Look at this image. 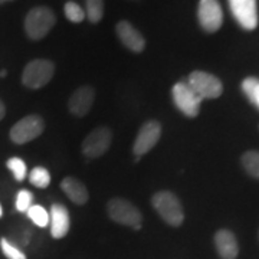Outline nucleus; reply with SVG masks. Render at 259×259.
Here are the masks:
<instances>
[{
	"label": "nucleus",
	"mask_w": 259,
	"mask_h": 259,
	"mask_svg": "<svg viewBox=\"0 0 259 259\" xmlns=\"http://www.w3.org/2000/svg\"><path fill=\"white\" fill-rule=\"evenodd\" d=\"M197 19L200 26L209 32H218L223 23V12L218 0H200L197 8Z\"/></svg>",
	"instance_id": "nucleus-10"
},
{
	"label": "nucleus",
	"mask_w": 259,
	"mask_h": 259,
	"mask_svg": "<svg viewBox=\"0 0 259 259\" xmlns=\"http://www.w3.org/2000/svg\"><path fill=\"white\" fill-rule=\"evenodd\" d=\"M94 100H95V91L91 87H81L75 91L69 101H68V108L76 117H83L93 108Z\"/></svg>",
	"instance_id": "nucleus-13"
},
{
	"label": "nucleus",
	"mask_w": 259,
	"mask_h": 259,
	"mask_svg": "<svg viewBox=\"0 0 259 259\" xmlns=\"http://www.w3.org/2000/svg\"><path fill=\"white\" fill-rule=\"evenodd\" d=\"M112 134L108 127H98L91 131L82 143L83 156L90 158L101 157L111 146Z\"/></svg>",
	"instance_id": "nucleus-8"
},
{
	"label": "nucleus",
	"mask_w": 259,
	"mask_h": 259,
	"mask_svg": "<svg viewBox=\"0 0 259 259\" xmlns=\"http://www.w3.org/2000/svg\"><path fill=\"white\" fill-rule=\"evenodd\" d=\"M26 213H28L29 219L35 223V225H37L39 228H45V226H48V223H49V213H48L47 209L42 207L40 204H32Z\"/></svg>",
	"instance_id": "nucleus-19"
},
{
	"label": "nucleus",
	"mask_w": 259,
	"mask_h": 259,
	"mask_svg": "<svg viewBox=\"0 0 259 259\" xmlns=\"http://www.w3.org/2000/svg\"><path fill=\"white\" fill-rule=\"evenodd\" d=\"M33 194L29 190H20L16 196V209L19 212H28V209L32 206Z\"/></svg>",
	"instance_id": "nucleus-25"
},
{
	"label": "nucleus",
	"mask_w": 259,
	"mask_h": 259,
	"mask_svg": "<svg viewBox=\"0 0 259 259\" xmlns=\"http://www.w3.org/2000/svg\"><path fill=\"white\" fill-rule=\"evenodd\" d=\"M2 2H6V0H0V3H2Z\"/></svg>",
	"instance_id": "nucleus-29"
},
{
	"label": "nucleus",
	"mask_w": 259,
	"mask_h": 259,
	"mask_svg": "<svg viewBox=\"0 0 259 259\" xmlns=\"http://www.w3.org/2000/svg\"><path fill=\"white\" fill-rule=\"evenodd\" d=\"M29 182L39 189H45L51 183V175L45 167H35L29 175Z\"/></svg>",
	"instance_id": "nucleus-20"
},
{
	"label": "nucleus",
	"mask_w": 259,
	"mask_h": 259,
	"mask_svg": "<svg viewBox=\"0 0 259 259\" xmlns=\"http://www.w3.org/2000/svg\"><path fill=\"white\" fill-rule=\"evenodd\" d=\"M175 105L189 118L197 117L202 105V98L194 93L187 82H177L171 90Z\"/></svg>",
	"instance_id": "nucleus-6"
},
{
	"label": "nucleus",
	"mask_w": 259,
	"mask_h": 259,
	"mask_svg": "<svg viewBox=\"0 0 259 259\" xmlns=\"http://www.w3.org/2000/svg\"><path fill=\"white\" fill-rule=\"evenodd\" d=\"M115 32H117L118 39L122 42V45L128 48L130 51L137 52V54L144 51V48H146L144 37L130 22H127V20L118 22L117 26H115Z\"/></svg>",
	"instance_id": "nucleus-12"
},
{
	"label": "nucleus",
	"mask_w": 259,
	"mask_h": 259,
	"mask_svg": "<svg viewBox=\"0 0 259 259\" xmlns=\"http://www.w3.org/2000/svg\"><path fill=\"white\" fill-rule=\"evenodd\" d=\"M8 167L9 170L13 173L15 179L18 182H23L26 179V173H28V168H26V163L19 157H12L8 160Z\"/></svg>",
	"instance_id": "nucleus-23"
},
{
	"label": "nucleus",
	"mask_w": 259,
	"mask_h": 259,
	"mask_svg": "<svg viewBox=\"0 0 259 259\" xmlns=\"http://www.w3.org/2000/svg\"><path fill=\"white\" fill-rule=\"evenodd\" d=\"M2 214H3V209H2V206H0V218H2Z\"/></svg>",
	"instance_id": "nucleus-28"
},
{
	"label": "nucleus",
	"mask_w": 259,
	"mask_h": 259,
	"mask_svg": "<svg viewBox=\"0 0 259 259\" xmlns=\"http://www.w3.org/2000/svg\"><path fill=\"white\" fill-rule=\"evenodd\" d=\"M242 166L249 176L259 180V151L256 150L246 151L242 156Z\"/></svg>",
	"instance_id": "nucleus-17"
},
{
	"label": "nucleus",
	"mask_w": 259,
	"mask_h": 259,
	"mask_svg": "<svg viewBox=\"0 0 259 259\" xmlns=\"http://www.w3.org/2000/svg\"><path fill=\"white\" fill-rule=\"evenodd\" d=\"M242 91L256 108H259V79L248 76L242 81Z\"/></svg>",
	"instance_id": "nucleus-18"
},
{
	"label": "nucleus",
	"mask_w": 259,
	"mask_h": 259,
	"mask_svg": "<svg viewBox=\"0 0 259 259\" xmlns=\"http://www.w3.org/2000/svg\"><path fill=\"white\" fill-rule=\"evenodd\" d=\"M151 203L160 218L170 226H180L185 221V212L180 200L171 192H158L153 196Z\"/></svg>",
	"instance_id": "nucleus-1"
},
{
	"label": "nucleus",
	"mask_w": 259,
	"mask_h": 259,
	"mask_svg": "<svg viewBox=\"0 0 259 259\" xmlns=\"http://www.w3.org/2000/svg\"><path fill=\"white\" fill-rule=\"evenodd\" d=\"M0 248H2V252L5 253V256L8 259H28L26 255L19 249L16 245H13L6 238L0 239Z\"/></svg>",
	"instance_id": "nucleus-24"
},
{
	"label": "nucleus",
	"mask_w": 259,
	"mask_h": 259,
	"mask_svg": "<svg viewBox=\"0 0 259 259\" xmlns=\"http://www.w3.org/2000/svg\"><path fill=\"white\" fill-rule=\"evenodd\" d=\"M214 246L222 259H236L239 253V245L233 232L221 229L214 235Z\"/></svg>",
	"instance_id": "nucleus-15"
},
{
	"label": "nucleus",
	"mask_w": 259,
	"mask_h": 259,
	"mask_svg": "<svg viewBox=\"0 0 259 259\" xmlns=\"http://www.w3.org/2000/svg\"><path fill=\"white\" fill-rule=\"evenodd\" d=\"M55 74V66L47 59H33L30 61L22 74V82L30 90H39L45 87Z\"/></svg>",
	"instance_id": "nucleus-4"
},
{
	"label": "nucleus",
	"mask_w": 259,
	"mask_h": 259,
	"mask_svg": "<svg viewBox=\"0 0 259 259\" xmlns=\"http://www.w3.org/2000/svg\"><path fill=\"white\" fill-rule=\"evenodd\" d=\"M85 15L91 23H98L104 16V0H87Z\"/></svg>",
	"instance_id": "nucleus-21"
},
{
	"label": "nucleus",
	"mask_w": 259,
	"mask_h": 259,
	"mask_svg": "<svg viewBox=\"0 0 259 259\" xmlns=\"http://www.w3.org/2000/svg\"><path fill=\"white\" fill-rule=\"evenodd\" d=\"M6 75H8V72H6V71H2V72H0V76H2V78H5Z\"/></svg>",
	"instance_id": "nucleus-27"
},
{
	"label": "nucleus",
	"mask_w": 259,
	"mask_h": 259,
	"mask_svg": "<svg viewBox=\"0 0 259 259\" xmlns=\"http://www.w3.org/2000/svg\"><path fill=\"white\" fill-rule=\"evenodd\" d=\"M61 187L65 192V194L74 202L75 204H85L88 202V190L82 182H79L75 177H65L61 183Z\"/></svg>",
	"instance_id": "nucleus-16"
},
{
	"label": "nucleus",
	"mask_w": 259,
	"mask_h": 259,
	"mask_svg": "<svg viewBox=\"0 0 259 259\" xmlns=\"http://www.w3.org/2000/svg\"><path fill=\"white\" fill-rule=\"evenodd\" d=\"M51 235L55 239H62L66 236V233L69 232L71 226V219H69V213L68 209L64 204L54 203L51 207Z\"/></svg>",
	"instance_id": "nucleus-14"
},
{
	"label": "nucleus",
	"mask_w": 259,
	"mask_h": 259,
	"mask_svg": "<svg viewBox=\"0 0 259 259\" xmlns=\"http://www.w3.org/2000/svg\"><path fill=\"white\" fill-rule=\"evenodd\" d=\"M45 130V122L39 115H28L18 121L10 130V140L15 144H26L37 139Z\"/></svg>",
	"instance_id": "nucleus-7"
},
{
	"label": "nucleus",
	"mask_w": 259,
	"mask_h": 259,
	"mask_svg": "<svg viewBox=\"0 0 259 259\" xmlns=\"http://www.w3.org/2000/svg\"><path fill=\"white\" fill-rule=\"evenodd\" d=\"M161 136V125L157 121H147L146 124L141 125L139 134L136 137L134 146H133V153L136 157L140 158L141 156L147 154L151 148L157 144Z\"/></svg>",
	"instance_id": "nucleus-11"
},
{
	"label": "nucleus",
	"mask_w": 259,
	"mask_h": 259,
	"mask_svg": "<svg viewBox=\"0 0 259 259\" xmlns=\"http://www.w3.org/2000/svg\"><path fill=\"white\" fill-rule=\"evenodd\" d=\"M107 212L115 223H120L122 226H130L136 231L141 229V221H143L141 213L128 200L121 197L111 199L107 204Z\"/></svg>",
	"instance_id": "nucleus-3"
},
{
	"label": "nucleus",
	"mask_w": 259,
	"mask_h": 259,
	"mask_svg": "<svg viewBox=\"0 0 259 259\" xmlns=\"http://www.w3.org/2000/svg\"><path fill=\"white\" fill-rule=\"evenodd\" d=\"M187 83L202 100H214L219 98L223 93L222 81L204 71H193L189 75Z\"/></svg>",
	"instance_id": "nucleus-5"
},
{
	"label": "nucleus",
	"mask_w": 259,
	"mask_h": 259,
	"mask_svg": "<svg viewBox=\"0 0 259 259\" xmlns=\"http://www.w3.org/2000/svg\"><path fill=\"white\" fill-rule=\"evenodd\" d=\"M64 12L66 19H68L69 22H72V23H81L83 19L87 18V15H85V12H83L82 8H81L78 3H75V2H68V3L65 5Z\"/></svg>",
	"instance_id": "nucleus-22"
},
{
	"label": "nucleus",
	"mask_w": 259,
	"mask_h": 259,
	"mask_svg": "<svg viewBox=\"0 0 259 259\" xmlns=\"http://www.w3.org/2000/svg\"><path fill=\"white\" fill-rule=\"evenodd\" d=\"M5 114H6V108H5V104L0 101V120H3Z\"/></svg>",
	"instance_id": "nucleus-26"
},
{
	"label": "nucleus",
	"mask_w": 259,
	"mask_h": 259,
	"mask_svg": "<svg viewBox=\"0 0 259 259\" xmlns=\"http://www.w3.org/2000/svg\"><path fill=\"white\" fill-rule=\"evenodd\" d=\"M232 16L245 30H253L258 26L256 0H228Z\"/></svg>",
	"instance_id": "nucleus-9"
},
{
	"label": "nucleus",
	"mask_w": 259,
	"mask_h": 259,
	"mask_svg": "<svg viewBox=\"0 0 259 259\" xmlns=\"http://www.w3.org/2000/svg\"><path fill=\"white\" fill-rule=\"evenodd\" d=\"M55 22V13L52 10L45 6H39L28 13L25 19V32L32 40H40L54 28Z\"/></svg>",
	"instance_id": "nucleus-2"
}]
</instances>
